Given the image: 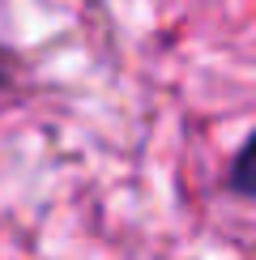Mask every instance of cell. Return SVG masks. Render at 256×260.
Returning a JSON list of instances; mask_svg holds the SVG:
<instances>
[{
	"mask_svg": "<svg viewBox=\"0 0 256 260\" xmlns=\"http://www.w3.org/2000/svg\"><path fill=\"white\" fill-rule=\"evenodd\" d=\"M252 141H243L239 145V154H235V162H231V192L235 197H252Z\"/></svg>",
	"mask_w": 256,
	"mask_h": 260,
	"instance_id": "cell-1",
	"label": "cell"
}]
</instances>
